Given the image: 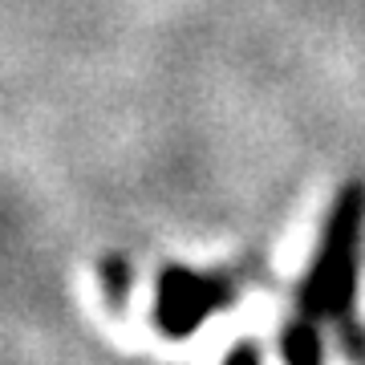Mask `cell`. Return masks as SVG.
<instances>
[{"mask_svg": "<svg viewBox=\"0 0 365 365\" xmlns=\"http://www.w3.org/2000/svg\"><path fill=\"white\" fill-rule=\"evenodd\" d=\"M365 248V179H345L325 211L313 264L300 280V313L317 321H337L357 309V280H361Z\"/></svg>", "mask_w": 365, "mask_h": 365, "instance_id": "1", "label": "cell"}, {"mask_svg": "<svg viewBox=\"0 0 365 365\" xmlns=\"http://www.w3.org/2000/svg\"><path fill=\"white\" fill-rule=\"evenodd\" d=\"M227 304H235V284L223 272H199L191 264L170 260L155 276L150 325L167 341H187Z\"/></svg>", "mask_w": 365, "mask_h": 365, "instance_id": "2", "label": "cell"}, {"mask_svg": "<svg viewBox=\"0 0 365 365\" xmlns=\"http://www.w3.org/2000/svg\"><path fill=\"white\" fill-rule=\"evenodd\" d=\"M280 365H325V337H321V321L309 313L288 317L280 329Z\"/></svg>", "mask_w": 365, "mask_h": 365, "instance_id": "3", "label": "cell"}, {"mask_svg": "<svg viewBox=\"0 0 365 365\" xmlns=\"http://www.w3.org/2000/svg\"><path fill=\"white\" fill-rule=\"evenodd\" d=\"M98 288H102V300L110 313H122L130 304V292H134V264L130 256L122 252H106L98 260Z\"/></svg>", "mask_w": 365, "mask_h": 365, "instance_id": "4", "label": "cell"}, {"mask_svg": "<svg viewBox=\"0 0 365 365\" xmlns=\"http://www.w3.org/2000/svg\"><path fill=\"white\" fill-rule=\"evenodd\" d=\"M333 333H337V349L345 353L349 365H365V321L357 313L337 317L333 321Z\"/></svg>", "mask_w": 365, "mask_h": 365, "instance_id": "5", "label": "cell"}, {"mask_svg": "<svg viewBox=\"0 0 365 365\" xmlns=\"http://www.w3.org/2000/svg\"><path fill=\"white\" fill-rule=\"evenodd\" d=\"M220 365H264V353H260V345H256L252 337H240L232 349L223 353Z\"/></svg>", "mask_w": 365, "mask_h": 365, "instance_id": "6", "label": "cell"}]
</instances>
